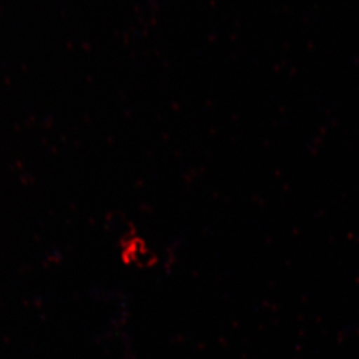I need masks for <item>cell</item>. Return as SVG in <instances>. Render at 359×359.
<instances>
[]
</instances>
